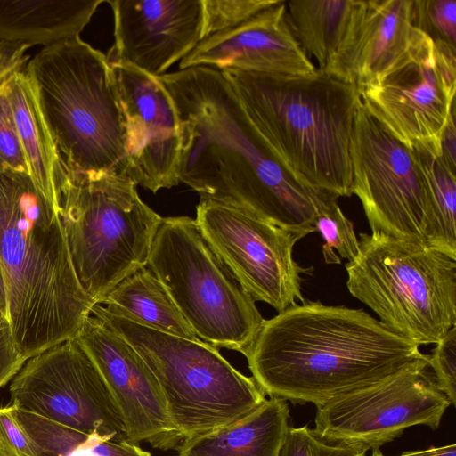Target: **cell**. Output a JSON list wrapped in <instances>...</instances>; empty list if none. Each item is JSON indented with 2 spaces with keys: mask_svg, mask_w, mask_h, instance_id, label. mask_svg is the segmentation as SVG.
<instances>
[{
  "mask_svg": "<svg viewBox=\"0 0 456 456\" xmlns=\"http://www.w3.org/2000/svg\"><path fill=\"white\" fill-rule=\"evenodd\" d=\"M181 133L179 180L201 199L232 206L301 239L316 232L328 197L271 155L221 70L195 66L159 77Z\"/></svg>",
  "mask_w": 456,
  "mask_h": 456,
  "instance_id": "obj_1",
  "label": "cell"
},
{
  "mask_svg": "<svg viewBox=\"0 0 456 456\" xmlns=\"http://www.w3.org/2000/svg\"><path fill=\"white\" fill-rule=\"evenodd\" d=\"M419 346L362 309L305 301L265 320L246 358L265 395L320 407L424 358Z\"/></svg>",
  "mask_w": 456,
  "mask_h": 456,
  "instance_id": "obj_2",
  "label": "cell"
},
{
  "mask_svg": "<svg viewBox=\"0 0 456 456\" xmlns=\"http://www.w3.org/2000/svg\"><path fill=\"white\" fill-rule=\"evenodd\" d=\"M0 260L20 353L28 360L76 337L94 302L76 276L54 206L28 173L0 169Z\"/></svg>",
  "mask_w": 456,
  "mask_h": 456,
  "instance_id": "obj_3",
  "label": "cell"
},
{
  "mask_svg": "<svg viewBox=\"0 0 456 456\" xmlns=\"http://www.w3.org/2000/svg\"><path fill=\"white\" fill-rule=\"evenodd\" d=\"M271 155L296 180L351 197L350 141L361 94L324 70L288 76L221 70Z\"/></svg>",
  "mask_w": 456,
  "mask_h": 456,
  "instance_id": "obj_4",
  "label": "cell"
},
{
  "mask_svg": "<svg viewBox=\"0 0 456 456\" xmlns=\"http://www.w3.org/2000/svg\"><path fill=\"white\" fill-rule=\"evenodd\" d=\"M25 71L64 171L127 175L126 123L106 55L78 37L44 47Z\"/></svg>",
  "mask_w": 456,
  "mask_h": 456,
  "instance_id": "obj_5",
  "label": "cell"
},
{
  "mask_svg": "<svg viewBox=\"0 0 456 456\" xmlns=\"http://www.w3.org/2000/svg\"><path fill=\"white\" fill-rule=\"evenodd\" d=\"M56 212L78 282L94 304L147 266L162 217L125 175H69L58 182Z\"/></svg>",
  "mask_w": 456,
  "mask_h": 456,
  "instance_id": "obj_6",
  "label": "cell"
},
{
  "mask_svg": "<svg viewBox=\"0 0 456 456\" xmlns=\"http://www.w3.org/2000/svg\"><path fill=\"white\" fill-rule=\"evenodd\" d=\"M346 286L379 322L418 346L437 343L456 322V258L381 232L359 234Z\"/></svg>",
  "mask_w": 456,
  "mask_h": 456,
  "instance_id": "obj_7",
  "label": "cell"
},
{
  "mask_svg": "<svg viewBox=\"0 0 456 456\" xmlns=\"http://www.w3.org/2000/svg\"><path fill=\"white\" fill-rule=\"evenodd\" d=\"M91 315L128 341L156 376L182 441L229 425L265 394L208 343L167 334L94 304Z\"/></svg>",
  "mask_w": 456,
  "mask_h": 456,
  "instance_id": "obj_8",
  "label": "cell"
},
{
  "mask_svg": "<svg viewBox=\"0 0 456 456\" xmlns=\"http://www.w3.org/2000/svg\"><path fill=\"white\" fill-rule=\"evenodd\" d=\"M147 266L200 339L248 355L265 319L195 219L162 217Z\"/></svg>",
  "mask_w": 456,
  "mask_h": 456,
  "instance_id": "obj_9",
  "label": "cell"
},
{
  "mask_svg": "<svg viewBox=\"0 0 456 456\" xmlns=\"http://www.w3.org/2000/svg\"><path fill=\"white\" fill-rule=\"evenodd\" d=\"M352 194L371 232L432 247L434 216L428 187L411 150L358 105L350 141Z\"/></svg>",
  "mask_w": 456,
  "mask_h": 456,
  "instance_id": "obj_10",
  "label": "cell"
},
{
  "mask_svg": "<svg viewBox=\"0 0 456 456\" xmlns=\"http://www.w3.org/2000/svg\"><path fill=\"white\" fill-rule=\"evenodd\" d=\"M450 404L426 354L372 386L317 407L313 430L329 444L375 451L413 426L437 429Z\"/></svg>",
  "mask_w": 456,
  "mask_h": 456,
  "instance_id": "obj_11",
  "label": "cell"
},
{
  "mask_svg": "<svg viewBox=\"0 0 456 456\" xmlns=\"http://www.w3.org/2000/svg\"><path fill=\"white\" fill-rule=\"evenodd\" d=\"M10 394L20 411L83 433L126 437L119 408L77 336L28 359Z\"/></svg>",
  "mask_w": 456,
  "mask_h": 456,
  "instance_id": "obj_12",
  "label": "cell"
},
{
  "mask_svg": "<svg viewBox=\"0 0 456 456\" xmlns=\"http://www.w3.org/2000/svg\"><path fill=\"white\" fill-rule=\"evenodd\" d=\"M203 237L240 287L279 313L302 303V268L293 258L301 238L240 208L201 199L195 219Z\"/></svg>",
  "mask_w": 456,
  "mask_h": 456,
  "instance_id": "obj_13",
  "label": "cell"
},
{
  "mask_svg": "<svg viewBox=\"0 0 456 456\" xmlns=\"http://www.w3.org/2000/svg\"><path fill=\"white\" fill-rule=\"evenodd\" d=\"M456 48L428 36L403 65L361 93L367 111L409 150L441 156V138L455 108Z\"/></svg>",
  "mask_w": 456,
  "mask_h": 456,
  "instance_id": "obj_14",
  "label": "cell"
},
{
  "mask_svg": "<svg viewBox=\"0 0 456 456\" xmlns=\"http://www.w3.org/2000/svg\"><path fill=\"white\" fill-rule=\"evenodd\" d=\"M124 114L127 176L153 193L179 183L180 122L159 77L131 65L110 64Z\"/></svg>",
  "mask_w": 456,
  "mask_h": 456,
  "instance_id": "obj_15",
  "label": "cell"
},
{
  "mask_svg": "<svg viewBox=\"0 0 456 456\" xmlns=\"http://www.w3.org/2000/svg\"><path fill=\"white\" fill-rule=\"evenodd\" d=\"M105 379L125 420L126 438L159 450L182 442L161 387L136 349L99 319L89 315L76 335Z\"/></svg>",
  "mask_w": 456,
  "mask_h": 456,
  "instance_id": "obj_16",
  "label": "cell"
},
{
  "mask_svg": "<svg viewBox=\"0 0 456 456\" xmlns=\"http://www.w3.org/2000/svg\"><path fill=\"white\" fill-rule=\"evenodd\" d=\"M427 37L415 24L414 0H354L341 44L322 70L361 94L410 61Z\"/></svg>",
  "mask_w": 456,
  "mask_h": 456,
  "instance_id": "obj_17",
  "label": "cell"
},
{
  "mask_svg": "<svg viewBox=\"0 0 456 456\" xmlns=\"http://www.w3.org/2000/svg\"><path fill=\"white\" fill-rule=\"evenodd\" d=\"M114 45L109 64L160 77L204 39L202 0H109Z\"/></svg>",
  "mask_w": 456,
  "mask_h": 456,
  "instance_id": "obj_18",
  "label": "cell"
},
{
  "mask_svg": "<svg viewBox=\"0 0 456 456\" xmlns=\"http://www.w3.org/2000/svg\"><path fill=\"white\" fill-rule=\"evenodd\" d=\"M195 66L288 76L317 70L291 30L282 0L235 28L200 41L179 67Z\"/></svg>",
  "mask_w": 456,
  "mask_h": 456,
  "instance_id": "obj_19",
  "label": "cell"
},
{
  "mask_svg": "<svg viewBox=\"0 0 456 456\" xmlns=\"http://www.w3.org/2000/svg\"><path fill=\"white\" fill-rule=\"evenodd\" d=\"M289 419L287 401L271 397L229 425L183 440L177 456H279Z\"/></svg>",
  "mask_w": 456,
  "mask_h": 456,
  "instance_id": "obj_20",
  "label": "cell"
},
{
  "mask_svg": "<svg viewBox=\"0 0 456 456\" xmlns=\"http://www.w3.org/2000/svg\"><path fill=\"white\" fill-rule=\"evenodd\" d=\"M104 0H0V41L51 45L79 37Z\"/></svg>",
  "mask_w": 456,
  "mask_h": 456,
  "instance_id": "obj_21",
  "label": "cell"
},
{
  "mask_svg": "<svg viewBox=\"0 0 456 456\" xmlns=\"http://www.w3.org/2000/svg\"><path fill=\"white\" fill-rule=\"evenodd\" d=\"M4 93L12 111L29 175L55 208L57 185L63 167L40 110L35 86L25 69L10 77L4 85Z\"/></svg>",
  "mask_w": 456,
  "mask_h": 456,
  "instance_id": "obj_22",
  "label": "cell"
},
{
  "mask_svg": "<svg viewBox=\"0 0 456 456\" xmlns=\"http://www.w3.org/2000/svg\"><path fill=\"white\" fill-rule=\"evenodd\" d=\"M98 304L142 326L191 340L200 339L148 266L126 277Z\"/></svg>",
  "mask_w": 456,
  "mask_h": 456,
  "instance_id": "obj_23",
  "label": "cell"
},
{
  "mask_svg": "<svg viewBox=\"0 0 456 456\" xmlns=\"http://www.w3.org/2000/svg\"><path fill=\"white\" fill-rule=\"evenodd\" d=\"M354 0H290L286 2L291 30L302 49L323 69L345 36Z\"/></svg>",
  "mask_w": 456,
  "mask_h": 456,
  "instance_id": "obj_24",
  "label": "cell"
},
{
  "mask_svg": "<svg viewBox=\"0 0 456 456\" xmlns=\"http://www.w3.org/2000/svg\"><path fill=\"white\" fill-rule=\"evenodd\" d=\"M18 416L40 456H151L125 436L83 433L20 410Z\"/></svg>",
  "mask_w": 456,
  "mask_h": 456,
  "instance_id": "obj_25",
  "label": "cell"
},
{
  "mask_svg": "<svg viewBox=\"0 0 456 456\" xmlns=\"http://www.w3.org/2000/svg\"><path fill=\"white\" fill-rule=\"evenodd\" d=\"M425 179L434 216L432 247L456 258V175L441 156L411 150Z\"/></svg>",
  "mask_w": 456,
  "mask_h": 456,
  "instance_id": "obj_26",
  "label": "cell"
},
{
  "mask_svg": "<svg viewBox=\"0 0 456 456\" xmlns=\"http://www.w3.org/2000/svg\"><path fill=\"white\" fill-rule=\"evenodd\" d=\"M315 228L325 241L322 255L327 264L341 262L333 249L348 262L356 258L359 253V240L353 223L344 215L336 198L329 197L324 200L316 219Z\"/></svg>",
  "mask_w": 456,
  "mask_h": 456,
  "instance_id": "obj_27",
  "label": "cell"
},
{
  "mask_svg": "<svg viewBox=\"0 0 456 456\" xmlns=\"http://www.w3.org/2000/svg\"><path fill=\"white\" fill-rule=\"evenodd\" d=\"M280 0H202L204 38L245 22Z\"/></svg>",
  "mask_w": 456,
  "mask_h": 456,
  "instance_id": "obj_28",
  "label": "cell"
},
{
  "mask_svg": "<svg viewBox=\"0 0 456 456\" xmlns=\"http://www.w3.org/2000/svg\"><path fill=\"white\" fill-rule=\"evenodd\" d=\"M414 19L417 28L433 41L456 48V1L414 0Z\"/></svg>",
  "mask_w": 456,
  "mask_h": 456,
  "instance_id": "obj_29",
  "label": "cell"
},
{
  "mask_svg": "<svg viewBox=\"0 0 456 456\" xmlns=\"http://www.w3.org/2000/svg\"><path fill=\"white\" fill-rule=\"evenodd\" d=\"M366 451L354 446L329 444L321 440L307 426L288 427L279 456H365Z\"/></svg>",
  "mask_w": 456,
  "mask_h": 456,
  "instance_id": "obj_30",
  "label": "cell"
},
{
  "mask_svg": "<svg viewBox=\"0 0 456 456\" xmlns=\"http://www.w3.org/2000/svg\"><path fill=\"white\" fill-rule=\"evenodd\" d=\"M432 354H428V363L435 377L436 386L448 398L456 403V328L450 329L436 343Z\"/></svg>",
  "mask_w": 456,
  "mask_h": 456,
  "instance_id": "obj_31",
  "label": "cell"
},
{
  "mask_svg": "<svg viewBox=\"0 0 456 456\" xmlns=\"http://www.w3.org/2000/svg\"><path fill=\"white\" fill-rule=\"evenodd\" d=\"M0 456H40L39 449L9 403L0 407Z\"/></svg>",
  "mask_w": 456,
  "mask_h": 456,
  "instance_id": "obj_32",
  "label": "cell"
},
{
  "mask_svg": "<svg viewBox=\"0 0 456 456\" xmlns=\"http://www.w3.org/2000/svg\"><path fill=\"white\" fill-rule=\"evenodd\" d=\"M0 169L29 174L4 86L0 88Z\"/></svg>",
  "mask_w": 456,
  "mask_h": 456,
  "instance_id": "obj_33",
  "label": "cell"
},
{
  "mask_svg": "<svg viewBox=\"0 0 456 456\" xmlns=\"http://www.w3.org/2000/svg\"><path fill=\"white\" fill-rule=\"evenodd\" d=\"M27 361L18 350L9 320L0 317V387L12 380Z\"/></svg>",
  "mask_w": 456,
  "mask_h": 456,
  "instance_id": "obj_34",
  "label": "cell"
},
{
  "mask_svg": "<svg viewBox=\"0 0 456 456\" xmlns=\"http://www.w3.org/2000/svg\"><path fill=\"white\" fill-rule=\"evenodd\" d=\"M455 108L452 110L441 138V157L446 165L455 171Z\"/></svg>",
  "mask_w": 456,
  "mask_h": 456,
  "instance_id": "obj_35",
  "label": "cell"
},
{
  "mask_svg": "<svg viewBox=\"0 0 456 456\" xmlns=\"http://www.w3.org/2000/svg\"><path fill=\"white\" fill-rule=\"evenodd\" d=\"M30 47L24 45L17 52L0 62V88L14 73L26 69L29 61V55L26 51Z\"/></svg>",
  "mask_w": 456,
  "mask_h": 456,
  "instance_id": "obj_36",
  "label": "cell"
},
{
  "mask_svg": "<svg viewBox=\"0 0 456 456\" xmlns=\"http://www.w3.org/2000/svg\"><path fill=\"white\" fill-rule=\"evenodd\" d=\"M371 456H385L379 450L372 451ZM399 456H456V444H447L439 447H429L425 450L410 451Z\"/></svg>",
  "mask_w": 456,
  "mask_h": 456,
  "instance_id": "obj_37",
  "label": "cell"
},
{
  "mask_svg": "<svg viewBox=\"0 0 456 456\" xmlns=\"http://www.w3.org/2000/svg\"><path fill=\"white\" fill-rule=\"evenodd\" d=\"M0 317L8 319V304L6 295V285L3 271L2 263L0 260Z\"/></svg>",
  "mask_w": 456,
  "mask_h": 456,
  "instance_id": "obj_38",
  "label": "cell"
},
{
  "mask_svg": "<svg viewBox=\"0 0 456 456\" xmlns=\"http://www.w3.org/2000/svg\"><path fill=\"white\" fill-rule=\"evenodd\" d=\"M26 44L0 41V62L17 52Z\"/></svg>",
  "mask_w": 456,
  "mask_h": 456,
  "instance_id": "obj_39",
  "label": "cell"
}]
</instances>
